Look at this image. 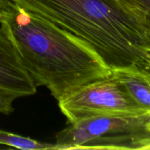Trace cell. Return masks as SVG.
Here are the masks:
<instances>
[{
  "mask_svg": "<svg viewBox=\"0 0 150 150\" xmlns=\"http://www.w3.org/2000/svg\"><path fill=\"white\" fill-rule=\"evenodd\" d=\"M0 24L35 85L48 88L57 100L112 74L85 42L11 0H0Z\"/></svg>",
  "mask_w": 150,
  "mask_h": 150,
  "instance_id": "obj_1",
  "label": "cell"
},
{
  "mask_svg": "<svg viewBox=\"0 0 150 150\" xmlns=\"http://www.w3.org/2000/svg\"><path fill=\"white\" fill-rule=\"evenodd\" d=\"M11 1L83 41L111 70H144L146 34L117 0Z\"/></svg>",
  "mask_w": 150,
  "mask_h": 150,
  "instance_id": "obj_2",
  "label": "cell"
},
{
  "mask_svg": "<svg viewBox=\"0 0 150 150\" xmlns=\"http://www.w3.org/2000/svg\"><path fill=\"white\" fill-rule=\"evenodd\" d=\"M54 144L57 150L149 149L147 113L84 119L59 132Z\"/></svg>",
  "mask_w": 150,
  "mask_h": 150,
  "instance_id": "obj_3",
  "label": "cell"
},
{
  "mask_svg": "<svg viewBox=\"0 0 150 150\" xmlns=\"http://www.w3.org/2000/svg\"><path fill=\"white\" fill-rule=\"evenodd\" d=\"M58 103L69 124L99 116L148 112L133 99L113 72L108 77L83 86Z\"/></svg>",
  "mask_w": 150,
  "mask_h": 150,
  "instance_id": "obj_4",
  "label": "cell"
},
{
  "mask_svg": "<svg viewBox=\"0 0 150 150\" xmlns=\"http://www.w3.org/2000/svg\"><path fill=\"white\" fill-rule=\"evenodd\" d=\"M37 87L25 69L7 29L0 26V88L23 96L35 95Z\"/></svg>",
  "mask_w": 150,
  "mask_h": 150,
  "instance_id": "obj_5",
  "label": "cell"
},
{
  "mask_svg": "<svg viewBox=\"0 0 150 150\" xmlns=\"http://www.w3.org/2000/svg\"><path fill=\"white\" fill-rule=\"evenodd\" d=\"M123 83L133 99L146 111H150V82L145 75L137 70H112Z\"/></svg>",
  "mask_w": 150,
  "mask_h": 150,
  "instance_id": "obj_6",
  "label": "cell"
},
{
  "mask_svg": "<svg viewBox=\"0 0 150 150\" xmlns=\"http://www.w3.org/2000/svg\"><path fill=\"white\" fill-rule=\"evenodd\" d=\"M0 144L22 150L55 149V144L45 143L0 130Z\"/></svg>",
  "mask_w": 150,
  "mask_h": 150,
  "instance_id": "obj_7",
  "label": "cell"
},
{
  "mask_svg": "<svg viewBox=\"0 0 150 150\" xmlns=\"http://www.w3.org/2000/svg\"><path fill=\"white\" fill-rule=\"evenodd\" d=\"M135 18L146 35L150 34V0H117Z\"/></svg>",
  "mask_w": 150,
  "mask_h": 150,
  "instance_id": "obj_8",
  "label": "cell"
},
{
  "mask_svg": "<svg viewBox=\"0 0 150 150\" xmlns=\"http://www.w3.org/2000/svg\"><path fill=\"white\" fill-rule=\"evenodd\" d=\"M21 97H23L21 94L0 88V113L6 115L11 114L14 111L13 102Z\"/></svg>",
  "mask_w": 150,
  "mask_h": 150,
  "instance_id": "obj_9",
  "label": "cell"
},
{
  "mask_svg": "<svg viewBox=\"0 0 150 150\" xmlns=\"http://www.w3.org/2000/svg\"><path fill=\"white\" fill-rule=\"evenodd\" d=\"M146 60L147 62V64H146V70H145V72L144 74L145 76H148V77H150V47L148 48L147 51H146Z\"/></svg>",
  "mask_w": 150,
  "mask_h": 150,
  "instance_id": "obj_10",
  "label": "cell"
},
{
  "mask_svg": "<svg viewBox=\"0 0 150 150\" xmlns=\"http://www.w3.org/2000/svg\"><path fill=\"white\" fill-rule=\"evenodd\" d=\"M147 124L150 129V111L147 112Z\"/></svg>",
  "mask_w": 150,
  "mask_h": 150,
  "instance_id": "obj_11",
  "label": "cell"
},
{
  "mask_svg": "<svg viewBox=\"0 0 150 150\" xmlns=\"http://www.w3.org/2000/svg\"><path fill=\"white\" fill-rule=\"evenodd\" d=\"M147 36V39H148V42H149V46H150V34L149 35H146Z\"/></svg>",
  "mask_w": 150,
  "mask_h": 150,
  "instance_id": "obj_12",
  "label": "cell"
},
{
  "mask_svg": "<svg viewBox=\"0 0 150 150\" xmlns=\"http://www.w3.org/2000/svg\"><path fill=\"white\" fill-rule=\"evenodd\" d=\"M146 77H147L148 79H149V82H150V77H148V76H146Z\"/></svg>",
  "mask_w": 150,
  "mask_h": 150,
  "instance_id": "obj_13",
  "label": "cell"
},
{
  "mask_svg": "<svg viewBox=\"0 0 150 150\" xmlns=\"http://www.w3.org/2000/svg\"><path fill=\"white\" fill-rule=\"evenodd\" d=\"M149 149H150V148H149Z\"/></svg>",
  "mask_w": 150,
  "mask_h": 150,
  "instance_id": "obj_14",
  "label": "cell"
}]
</instances>
